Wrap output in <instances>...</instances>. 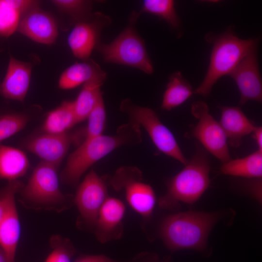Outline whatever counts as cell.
<instances>
[{"instance_id":"22","label":"cell","mask_w":262,"mask_h":262,"mask_svg":"<svg viewBox=\"0 0 262 262\" xmlns=\"http://www.w3.org/2000/svg\"><path fill=\"white\" fill-rule=\"evenodd\" d=\"M78 123L73 101L66 100L48 113L43 125L45 133L61 134Z\"/></svg>"},{"instance_id":"28","label":"cell","mask_w":262,"mask_h":262,"mask_svg":"<svg viewBox=\"0 0 262 262\" xmlns=\"http://www.w3.org/2000/svg\"><path fill=\"white\" fill-rule=\"evenodd\" d=\"M52 251L45 262H71L75 249L70 241L61 236H53L50 239Z\"/></svg>"},{"instance_id":"20","label":"cell","mask_w":262,"mask_h":262,"mask_svg":"<svg viewBox=\"0 0 262 262\" xmlns=\"http://www.w3.org/2000/svg\"><path fill=\"white\" fill-rule=\"evenodd\" d=\"M29 0H0V36L8 37L17 31L22 16L35 6Z\"/></svg>"},{"instance_id":"31","label":"cell","mask_w":262,"mask_h":262,"mask_svg":"<svg viewBox=\"0 0 262 262\" xmlns=\"http://www.w3.org/2000/svg\"><path fill=\"white\" fill-rule=\"evenodd\" d=\"M129 262H170L169 259L161 260L155 253L143 252L139 254Z\"/></svg>"},{"instance_id":"17","label":"cell","mask_w":262,"mask_h":262,"mask_svg":"<svg viewBox=\"0 0 262 262\" xmlns=\"http://www.w3.org/2000/svg\"><path fill=\"white\" fill-rule=\"evenodd\" d=\"M32 66L10 56L7 70L0 82V94L4 98L23 102L29 90Z\"/></svg>"},{"instance_id":"2","label":"cell","mask_w":262,"mask_h":262,"mask_svg":"<svg viewBox=\"0 0 262 262\" xmlns=\"http://www.w3.org/2000/svg\"><path fill=\"white\" fill-rule=\"evenodd\" d=\"M222 217L221 212L189 211L172 214L162 221L160 236L172 251L193 249L204 251L213 226Z\"/></svg>"},{"instance_id":"35","label":"cell","mask_w":262,"mask_h":262,"mask_svg":"<svg viewBox=\"0 0 262 262\" xmlns=\"http://www.w3.org/2000/svg\"><path fill=\"white\" fill-rule=\"evenodd\" d=\"M0 262H10L5 252L0 246Z\"/></svg>"},{"instance_id":"7","label":"cell","mask_w":262,"mask_h":262,"mask_svg":"<svg viewBox=\"0 0 262 262\" xmlns=\"http://www.w3.org/2000/svg\"><path fill=\"white\" fill-rule=\"evenodd\" d=\"M120 110L126 114L130 121L143 127L157 148L163 153L185 165V158L174 136L160 121L152 109L133 103L129 98L123 99Z\"/></svg>"},{"instance_id":"4","label":"cell","mask_w":262,"mask_h":262,"mask_svg":"<svg viewBox=\"0 0 262 262\" xmlns=\"http://www.w3.org/2000/svg\"><path fill=\"white\" fill-rule=\"evenodd\" d=\"M56 168L41 161L35 167L25 186L21 189V203L35 210L62 212L74 204V195L60 190Z\"/></svg>"},{"instance_id":"34","label":"cell","mask_w":262,"mask_h":262,"mask_svg":"<svg viewBox=\"0 0 262 262\" xmlns=\"http://www.w3.org/2000/svg\"><path fill=\"white\" fill-rule=\"evenodd\" d=\"M5 205L2 199L0 197V224L2 222L5 213Z\"/></svg>"},{"instance_id":"23","label":"cell","mask_w":262,"mask_h":262,"mask_svg":"<svg viewBox=\"0 0 262 262\" xmlns=\"http://www.w3.org/2000/svg\"><path fill=\"white\" fill-rule=\"evenodd\" d=\"M220 172L225 175L248 179L262 178V150H258L247 156L223 164Z\"/></svg>"},{"instance_id":"18","label":"cell","mask_w":262,"mask_h":262,"mask_svg":"<svg viewBox=\"0 0 262 262\" xmlns=\"http://www.w3.org/2000/svg\"><path fill=\"white\" fill-rule=\"evenodd\" d=\"M220 124L231 147L241 145L245 136L252 133L256 126L239 107L221 106Z\"/></svg>"},{"instance_id":"32","label":"cell","mask_w":262,"mask_h":262,"mask_svg":"<svg viewBox=\"0 0 262 262\" xmlns=\"http://www.w3.org/2000/svg\"><path fill=\"white\" fill-rule=\"evenodd\" d=\"M75 262H124L115 260L103 255H85L78 259Z\"/></svg>"},{"instance_id":"1","label":"cell","mask_w":262,"mask_h":262,"mask_svg":"<svg viewBox=\"0 0 262 262\" xmlns=\"http://www.w3.org/2000/svg\"><path fill=\"white\" fill-rule=\"evenodd\" d=\"M142 141L141 127L129 121L119 127L113 135L102 134L83 141L69 155L61 174L62 181L77 184L90 167L110 152L121 147L137 145Z\"/></svg>"},{"instance_id":"16","label":"cell","mask_w":262,"mask_h":262,"mask_svg":"<svg viewBox=\"0 0 262 262\" xmlns=\"http://www.w3.org/2000/svg\"><path fill=\"white\" fill-rule=\"evenodd\" d=\"M16 31L36 42L46 45L54 43L58 34L54 18L36 6L22 16Z\"/></svg>"},{"instance_id":"3","label":"cell","mask_w":262,"mask_h":262,"mask_svg":"<svg viewBox=\"0 0 262 262\" xmlns=\"http://www.w3.org/2000/svg\"><path fill=\"white\" fill-rule=\"evenodd\" d=\"M210 171L208 156L198 148L184 168L168 180L166 192L158 200L159 206L172 210L180 202L188 204L196 202L209 186Z\"/></svg>"},{"instance_id":"13","label":"cell","mask_w":262,"mask_h":262,"mask_svg":"<svg viewBox=\"0 0 262 262\" xmlns=\"http://www.w3.org/2000/svg\"><path fill=\"white\" fill-rule=\"evenodd\" d=\"M83 136V130L61 134L45 133L27 141L24 147L39 157L42 161L58 168L71 144Z\"/></svg>"},{"instance_id":"6","label":"cell","mask_w":262,"mask_h":262,"mask_svg":"<svg viewBox=\"0 0 262 262\" xmlns=\"http://www.w3.org/2000/svg\"><path fill=\"white\" fill-rule=\"evenodd\" d=\"M140 13L133 11L127 25L112 42L99 43L96 46L104 62L137 68L147 74L153 72V66L145 41L135 28Z\"/></svg>"},{"instance_id":"26","label":"cell","mask_w":262,"mask_h":262,"mask_svg":"<svg viewBox=\"0 0 262 262\" xmlns=\"http://www.w3.org/2000/svg\"><path fill=\"white\" fill-rule=\"evenodd\" d=\"M139 13H147L158 16L174 30H180L181 28V21L176 11L173 0H144Z\"/></svg>"},{"instance_id":"12","label":"cell","mask_w":262,"mask_h":262,"mask_svg":"<svg viewBox=\"0 0 262 262\" xmlns=\"http://www.w3.org/2000/svg\"><path fill=\"white\" fill-rule=\"evenodd\" d=\"M257 46L258 44L254 46L229 75L239 89L240 105L250 100L262 102V83L257 57Z\"/></svg>"},{"instance_id":"8","label":"cell","mask_w":262,"mask_h":262,"mask_svg":"<svg viewBox=\"0 0 262 262\" xmlns=\"http://www.w3.org/2000/svg\"><path fill=\"white\" fill-rule=\"evenodd\" d=\"M108 182L115 191H124L130 206L144 220L150 219L156 203V195L151 186L144 182L138 168L121 166L109 177Z\"/></svg>"},{"instance_id":"24","label":"cell","mask_w":262,"mask_h":262,"mask_svg":"<svg viewBox=\"0 0 262 262\" xmlns=\"http://www.w3.org/2000/svg\"><path fill=\"white\" fill-rule=\"evenodd\" d=\"M193 93L189 82L180 71L171 74L163 95L161 108L170 111L182 104Z\"/></svg>"},{"instance_id":"21","label":"cell","mask_w":262,"mask_h":262,"mask_svg":"<svg viewBox=\"0 0 262 262\" xmlns=\"http://www.w3.org/2000/svg\"><path fill=\"white\" fill-rule=\"evenodd\" d=\"M29 167V160L22 150L0 144V180H17Z\"/></svg>"},{"instance_id":"10","label":"cell","mask_w":262,"mask_h":262,"mask_svg":"<svg viewBox=\"0 0 262 262\" xmlns=\"http://www.w3.org/2000/svg\"><path fill=\"white\" fill-rule=\"evenodd\" d=\"M105 180L90 171L80 184L74 196V203L80 216L81 228L94 229L99 211L108 197Z\"/></svg>"},{"instance_id":"33","label":"cell","mask_w":262,"mask_h":262,"mask_svg":"<svg viewBox=\"0 0 262 262\" xmlns=\"http://www.w3.org/2000/svg\"><path fill=\"white\" fill-rule=\"evenodd\" d=\"M253 137L257 143L258 149L262 150V127L256 126L252 132Z\"/></svg>"},{"instance_id":"9","label":"cell","mask_w":262,"mask_h":262,"mask_svg":"<svg viewBox=\"0 0 262 262\" xmlns=\"http://www.w3.org/2000/svg\"><path fill=\"white\" fill-rule=\"evenodd\" d=\"M191 111L197 120L191 131V135L222 164L230 161L231 158L226 135L219 122L210 114L207 104L203 101L195 102Z\"/></svg>"},{"instance_id":"29","label":"cell","mask_w":262,"mask_h":262,"mask_svg":"<svg viewBox=\"0 0 262 262\" xmlns=\"http://www.w3.org/2000/svg\"><path fill=\"white\" fill-rule=\"evenodd\" d=\"M26 115L7 114L0 115V142L21 131L27 125Z\"/></svg>"},{"instance_id":"15","label":"cell","mask_w":262,"mask_h":262,"mask_svg":"<svg viewBox=\"0 0 262 262\" xmlns=\"http://www.w3.org/2000/svg\"><path fill=\"white\" fill-rule=\"evenodd\" d=\"M125 206L120 199L108 196L103 204L93 230L101 243L116 240L122 237Z\"/></svg>"},{"instance_id":"19","label":"cell","mask_w":262,"mask_h":262,"mask_svg":"<svg viewBox=\"0 0 262 262\" xmlns=\"http://www.w3.org/2000/svg\"><path fill=\"white\" fill-rule=\"evenodd\" d=\"M107 73L92 60L77 62L66 69L59 79V87L62 89L74 88L94 79L105 81Z\"/></svg>"},{"instance_id":"30","label":"cell","mask_w":262,"mask_h":262,"mask_svg":"<svg viewBox=\"0 0 262 262\" xmlns=\"http://www.w3.org/2000/svg\"><path fill=\"white\" fill-rule=\"evenodd\" d=\"M51 1L59 9L74 16L80 15L85 12L89 3L88 1L81 0H53Z\"/></svg>"},{"instance_id":"25","label":"cell","mask_w":262,"mask_h":262,"mask_svg":"<svg viewBox=\"0 0 262 262\" xmlns=\"http://www.w3.org/2000/svg\"><path fill=\"white\" fill-rule=\"evenodd\" d=\"M104 82L99 79H94L83 84L76 99L73 101L78 123L87 118L102 95L101 86Z\"/></svg>"},{"instance_id":"27","label":"cell","mask_w":262,"mask_h":262,"mask_svg":"<svg viewBox=\"0 0 262 262\" xmlns=\"http://www.w3.org/2000/svg\"><path fill=\"white\" fill-rule=\"evenodd\" d=\"M86 119L88 122L83 130V141L103 134L106 123V110L102 95L100 97Z\"/></svg>"},{"instance_id":"5","label":"cell","mask_w":262,"mask_h":262,"mask_svg":"<svg viewBox=\"0 0 262 262\" xmlns=\"http://www.w3.org/2000/svg\"><path fill=\"white\" fill-rule=\"evenodd\" d=\"M257 39H243L228 30L212 40L213 48L206 74L195 94L208 96L216 82L229 74L255 45Z\"/></svg>"},{"instance_id":"11","label":"cell","mask_w":262,"mask_h":262,"mask_svg":"<svg viewBox=\"0 0 262 262\" xmlns=\"http://www.w3.org/2000/svg\"><path fill=\"white\" fill-rule=\"evenodd\" d=\"M17 180L9 181L0 192L5 205L4 217L0 224V246L10 262H15V255L21 228L16 209L15 196L23 187Z\"/></svg>"},{"instance_id":"14","label":"cell","mask_w":262,"mask_h":262,"mask_svg":"<svg viewBox=\"0 0 262 262\" xmlns=\"http://www.w3.org/2000/svg\"><path fill=\"white\" fill-rule=\"evenodd\" d=\"M111 23L110 17L100 12L95 14L94 19L91 22H77L67 38L73 55L80 59H88L92 50L99 43L101 31Z\"/></svg>"}]
</instances>
